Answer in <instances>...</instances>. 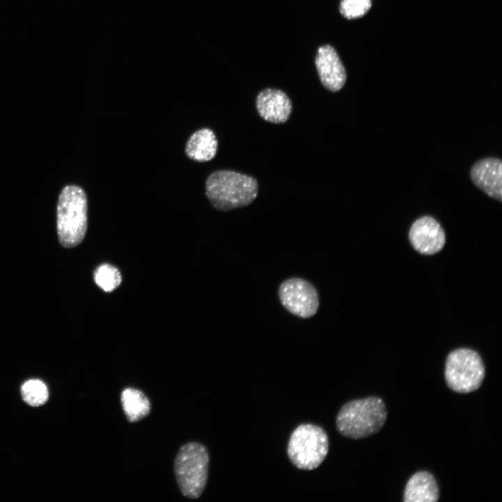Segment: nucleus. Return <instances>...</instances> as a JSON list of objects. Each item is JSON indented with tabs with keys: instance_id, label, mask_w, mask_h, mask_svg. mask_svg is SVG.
I'll return each mask as SVG.
<instances>
[{
	"instance_id": "obj_1",
	"label": "nucleus",
	"mask_w": 502,
	"mask_h": 502,
	"mask_svg": "<svg viewBox=\"0 0 502 502\" xmlns=\"http://www.w3.org/2000/svg\"><path fill=\"white\" fill-rule=\"evenodd\" d=\"M258 189L254 177L231 170L215 171L206 181L207 198L221 211L248 206L256 199Z\"/></svg>"
},
{
	"instance_id": "obj_2",
	"label": "nucleus",
	"mask_w": 502,
	"mask_h": 502,
	"mask_svg": "<svg viewBox=\"0 0 502 502\" xmlns=\"http://www.w3.org/2000/svg\"><path fill=\"white\" fill-rule=\"evenodd\" d=\"M388 416L381 398L370 396L344 404L335 420L337 431L344 436L360 439L377 433Z\"/></svg>"
},
{
	"instance_id": "obj_3",
	"label": "nucleus",
	"mask_w": 502,
	"mask_h": 502,
	"mask_svg": "<svg viewBox=\"0 0 502 502\" xmlns=\"http://www.w3.org/2000/svg\"><path fill=\"white\" fill-rule=\"evenodd\" d=\"M87 197L79 186L69 185L61 190L57 204V233L66 248L78 245L87 230Z\"/></svg>"
},
{
	"instance_id": "obj_4",
	"label": "nucleus",
	"mask_w": 502,
	"mask_h": 502,
	"mask_svg": "<svg viewBox=\"0 0 502 502\" xmlns=\"http://www.w3.org/2000/svg\"><path fill=\"white\" fill-rule=\"evenodd\" d=\"M209 455L199 442H188L178 450L174 463L176 481L181 494L190 499L201 496L206 485Z\"/></svg>"
},
{
	"instance_id": "obj_5",
	"label": "nucleus",
	"mask_w": 502,
	"mask_h": 502,
	"mask_svg": "<svg viewBox=\"0 0 502 502\" xmlns=\"http://www.w3.org/2000/svg\"><path fill=\"white\" fill-rule=\"evenodd\" d=\"M328 448V437L322 427L310 423L301 424L290 436L287 455L298 469L312 470L324 462Z\"/></svg>"
},
{
	"instance_id": "obj_6",
	"label": "nucleus",
	"mask_w": 502,
	"mask_h": 502,
	"mask_svg": "<svg viewBox=\"0 0 502 502\" xmlns=\"http://www.w3.org/2000/svg\"><path fill=\"white\" fill-rule=\"evenodd\" d=\"M485 376V367L480 355L468 348H459L447 356L444 376L450 389L458 393L478 390Z\"/></svg>"
},
{
	"instance_id": "obj_7",
	"label": "nucleus",
	"mask_w": 502,
	"mask_h": 502,
	"mask_svg": "<svg viewBox=\"0 0 502 502\" xmlns=\"http://www.w3.org/2000/svg\"><path fill=\"white\" fill-rule=\"evenodd\" d=\"M278 296L288 312L302 319L313 317L319 309L317 290L303 278L291 277L283 281L278 288Z\"/></svg>"
},
{
	"instance_id": "obj_8",
	"label": "nucleus",
	"mask_w": 502,
	"mask_h": 502,
	"mask_svg": "<svg viewBox=\"0 0 502 502\" xmlns=\"http://www.w3.org/2000/svg\"><path fill=\"white\" fill-rule=\"evenodd\" d=\"M409 240L416 250L434 254L443 248L446 235L439 222L430 216L417 219L409 230Z\"/></svg>"
},
{
	"instance_id": "obj_9",
	"label": "nucleus",
	"mask_w": 502,
	"mask_h": 502,
	"mask_svg": "<svg viewBox=\"0 0 502 502\" xmlns=\"http://www.w3.org/2000/svg\"><path fill=\"white\" fill-rule=\"evenodd\" d=\"M315 66L322 85L336 92L342 89L347 80V73L336 50L329 45L319 47Z\"/></svg>"
},
{
	"instance_id": "obj_10",
	"label": "nucleus",
	"mask_w": 502,
	"mask_h": 502,
	"mask_svg": "<svg viewBox=\"0 0 502 502\" xmlns=\"http://www.w3.org/2000/svg\"><path fill=\"white\" fill-rule=\"evenodd\" d=\"M470 177L473 184L489 197L502 200V162L496 158L477 161L471 167Z\"/></svg>"
},
{
	"instance_id": "obj_11",
	"label": "nucleus",
	"mask_w": 502,
	"mask_h": 502,
	"mask_svg": "<svg viewBox=\"0 0 502 502\" xmlns=\"http://www.w3.org/2000/svg\"><path fill=\"white\" fill-rule=\"evenodd\" d=\"M256 107L259 116L265 121L284 123L291 114L292 102L284 91L268 88L258 93Z\"/></svg>"
},
{
	"instance_id": "obj_12",
	"label": "nucleus",
	"mask_w": 502,
	"mask_h": 502,
	"mask_svg": "<svg viewBox=\"0 0 502 502\" xmlns=\"http://www.w3.org/2000/svg\"><path fill=\"white\" fill-rule=\"evenodd\" d=\"M439 499V485L431 473L417 471L407 481L403 495L404 502H436Z\"/></svg>"
},
{
	"instance_id": "obj_13",
	"label": "nucleus",
	"mask_w": 502,
	"mask_h": 502,
	"mask_svg": "<svg viewBox=\"0 0 502 502\" xmlns=\"http://www.w3.org/2000/svg\"><path fill=\"white\" fill-rule=\"evenodd\" d=\"M218 140L213 130L201 128L194 132L188 140L185 153L191 160L197 162H206L212 160L216 155Z\"/></svg>"
},
{
	"instance_id": "obj_14",
	"label": "nucleus",
	"mask_w": 502,
	"mask_h": 502,
	"mask_svg": "<svg viewBox=\"0 0 502 502\" xmlns=\"http://www.w3.org/2000/svg\"><path fill=\"white\" fill-rule=\"evenodd\" d=\"M123 412L130 423H136L146 418L151 411L149 398L140 390L126 388L121 393Z\"/></svg>"
},
{
	"instance_id": "obj_15",
	"label": "nucleus",
	"mask_w": 502,
	"mask_h": 502,
	"mask_svg": "<svg viewBox=\"0 0 502 502\" xmlns=\"http://www.w3.org/2000/svg\"><path fill=\"white\" fill-rule=\"evenodd\" d=\"M94 281L105 292L115 290L121 283V273L115 266L103 264L94 272Z\"/></svg>"
},
{
	"instance_id": "obj_16",
	"label": "nucleus",
	"mask_w": 502,
	"mask_h": 502,
	"mask_svg": "<svg viewBox=\"0 0 502 502\" xmlns=\"http://www.w3.org/2000/svg\"><path fill=\"white\" fill-rule=\"evenodd\" d=\"M23 400L29 405L38 406L43 404L48 398V391L45 383L38 379L26 381L21 388Z\"/></svg>"
},
{
	"instance_id": "obj_17",
	"label": "nucleus",
	"mask_w": 502,
	"mask_h": 502,
	"mask_svg": "<svg viewBox=\"0 0 502 502\" xmlns=\"http://www.w3.org/2000/svg\"><path fill=\"white\" fill-rule=\"evenodd\" d=\"M371 6V0H342L340 11L344 17L355 19L366 14Z\"/></svg>"
}]
</instances>
